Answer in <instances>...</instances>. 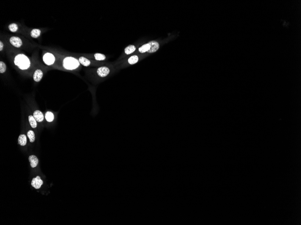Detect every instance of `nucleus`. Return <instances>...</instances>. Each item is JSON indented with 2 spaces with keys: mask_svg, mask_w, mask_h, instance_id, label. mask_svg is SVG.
Wrapping results in <instances>:
<instances>
[{
  "mask_svg": "<svg viewBox=\"0 0 301 225\" xmlns=\"http://www.w3.org/2000/svg\"><path fill=\"white\" fill-rule=\"evenodd\" d=\"M27 135L29 138V140L31 143L34 142L35 140L34 133L32 130H29L27 133Z\"/></svg>",
  "mask_w": 301,
  "mask_h": 225,
  "instance_id": "obj_19",
  "label": "nucleus"
},
{
  "mask_svg": "<svg viewBox=\"0 0 301 225\" xmlns=\"http://www.w3.org/2000/svg\"><path fill=\"white\" fill-rule=\"evenodd\" d=\"M43 184V181L41 180L39 176H37L33 178L31 182L32 186L36 189H39Z\"/></svg>",
  "mask_w": 301,
  "mask_h": 225,
  "instance_id": "obj_5",
  "label": "nucleus"
},
{
  "mask_svg": "<svg viewBox=\"0 0 301 225\" xmlns=\"http://www.w3.org/2000/svg\"><path fill=\"white\" fill-rule=\"evenodd\" d=\"M4 45L2 41H0V51H1L3 48Z\"/></svg>",
  "mask_w": 301,
  "mask_h": 225,
  "instance_id": "obj_23",
  "label": "nucleus"
},
{
  "mask_svg": "<svg viewBox=\"0 0 301 225\" xmlns=\"http://www.w3.org/2000/svg\"><path fill=\"white\" fill-rule=\"evenodd\" d=\"M63 65L66 69L73 70L77 68L79 66V64L78 60L74 58L67 57L64 60Z\"/></svg>",
  "mask_w": 301,
  "mask_h": 225,
  "instance_id": "obj_2",
  "label": "nucleus"
},
{
  "mask_svg": "<svg viewBox=\"0 0 301 225\" xmlns=\"http://www.w3.org/2000/svg\"><path fill=\"white\" fill-rule=\"evenodd\" d=\"M95 59L96 60L98 61H102L105 60L106 57L102 53H96L94 55Z\"/></svg>",
  "mask_w": 301,
  "mask_h": 225,
  "instance_id": "obj_20",
  "label": "nucleus"
},
{
  "mask_svg": "<svg viewBox=\"0 0 301 225\" xmlns=\"http://www.w3.org/2000/svg\"><path fill=\"white\" fill-rule=\"evenodd\" d=\"M150 45L148 44H146L140 47L138 49V50L140 53H143L146 52L148 51V50L150 49Z\"/></svg>",
  "mask_w": 301,
  "mask_h": 225,
  "instance_id": "obj_17",
  "label": "nucleus"
},
{
  "mask_svg": "<svg viewBox=\"0 0 301 225\" xmlns=\"http://www.w3.org/2000/svg\"><path fill=\"white\" fill-rule=\"evenodd\" d=\"M45 118L48 122H51L53 121L54 119V115L53 113L51 112H47L45 114Z\"/></svg>",
  "mask_w": 301,
  "mask_h": 225,
  "instance_id": "obj_16",
  "label": "nucleus"
},
{
  "mask_svg": "<svg viewBox=\"0 0 301 225\" xmlns=\"http://www.w3.org/2000/svg\"><path fill=\"white\" fill-rule=\"evenodd\" d=\"M9 29L11 32H16L17 31L18 29V26L17 24H16L15 23H13L10 24L9 25Z\"/></svg>",
  "mask_w": 301,
  "mask_h": 225,
  "instance_id": "obj_21",
  "label": "nucleus"
},
{
  "mask_svg": "<svg viewBox=\"0 0 301 225\" xmlns=\"http://www.w3.org/2000/svg\"><path fill=\"white\" fill-rule=\"evenodd\" d=\"M136 50V47L134 45H129L124 49V52L126 55H130Z\"/></svg>",
  "mask_w": 301,
  "mask_h": 225,
  "instance_id": "obj_13",
  "label": "nucleus"
},
{
  "mask_svg": "<svg viewBox=\"0 0 301 225\" xmlns=\"http://www.w3.org/2000/svg\"><path fill=\"white\" fill-rule=\"evenodd\" d=\"M18 143L21 146H24L27 143V138L24 134H21L18 138Z\"/></svg>",
  "mask_w": 301,
  "mask_h": 225,
  "instance_id": "obj_11",
  "label": "nucleus"
},
{
  "mask_svg": "<svg viewBox=\"0 0 301 225\" xmlns=\"http://www.w3.org/2000/svg\"><path fill=\"white\" fill-rule=\"evenodd\" d=\"M150 45V49L148 50V52L149 53H152L158 50L159 48V44L157 41H151L148 43Z\"/></svg>",
  "mask_w": 301,
  "mask_h": 225,
  "instance_id": "obj_7",
  "label": "nucleus"
},
{
  "mask_svg": "<svg viewBox=\"0 0 301 225\" xmlns=\"http://www.w3.org/2000/svg\"><path fill=\"white\" fill-rule=\"evenodd\" d=\"M6 70V66L3 62H0V73H3Z\"/></svg>",
  "mask_w": 301,
  "mask_h": 225,
  "instance_id": "obj_22",
  "label": "nucleus"
},
{
  "mask_svg": "<svg viewBox=\"0 0 301 225\" xmlns=\"http://www.w3.org/2000/svg\"><path fill=\"white\" fill-rule=\"evenodd\" d=\"M30 166L32 168H35L37 166L38 163V160L36 156L34 155H31L29 158Z\"/></svg>",
  "mask_w": 301,
  "mask_h": 225,
  "instance_id": "obj_10",
  "label": "nucleus"
},
{
  "mask_svg": "<svg viewBox=\"0 0 301 225\" xmlns=\"http://www.w3.org/2000/svg\"><path fill=\"white\" fill-rule=\"evenodd\" d=\"M29 123L31 126V127L33 128H36L37 126V121L34 117H33V116L32 115H29Z\"/></svg>",
  "mask_w": 301,
  "mask_h": 225,
  "instance_id": "obj_15",
  "label": "nucleus"
},
{
  "mask_svg": "<svg viewBox=\"0 0 301 225\" xmlns=\"http://www.w3.org/2000/svg\"><path fill=\"white\" fill-rule=\"evenodd\" d=\"M10 44L14 46L19 48L22 45V41L17 36H12L10 39Z\"/></svg>",
  "mask_w": 301,
  "mask_h": 225,
  "instance_id": "obj_6",
  "label": "nucleus"
},
{
  "mask_svg": "<svg viewBox=\"0 0 301 225\" xmlns=\"http://www.w3.org/2000/svg\"><path fill=\"white\" fill-rule=\"evenodd\" d=\"M138 57L137 55L132 56L130 57L128 59L129 63L131 65L136 64L138 62Z\"/></svg>",
  "mask_w": 301,
  "mask_h": 225,
  "instance_id": "obj_18",
  "label": "nucleus"
},
{
  "mask_svg": "<svg viewBox=\"0 0 301 225\" xmlns=\"http://www.w3.org/2000/svg\"><path fill=\"white\" fill-rule=\"evenodd\" d=\"M33 116L38 122H42L44 120V115L43 113L39 110L35 111L33 113Z\"/></svg>",
  "mask_w": 301,
  "mask_h": 225,
  "instance_id": "obj_9",
  "label": "nucleus"
},
{
  "mask_svg": "<svg viewBox=\"0 0 301 225\" xmlns=\"http://www.w3.org/2000/svg\"><path fill=\"white\" fill-rule=\"evenodd\" d=\"M14 63L21 70H26L30 66V62L28 57L23 54H19L16 55Z\"/></svg>",
  "mask_w": 301,
  "mask_h": 225,
  "instance_id": "obj_1",
  "label": "nucleus"
},
{
  "mask_svg": "<svg viewBox=\"0 0 301 225\" xmlns=\"http://www.w3.org/2000/svg\"><path fill=\"white\" fill-rule=\"evenodd\" d=\"M79 63L85 67H88L91 64L90 61L84 57H80L79 59Z\"/></svg>",
  "mask_w": 301,
  "mask_h": 225,
  "instance_id": "obj_12",
  "label": "nucleus"
},
{
  "mask_svg": "<svg viewBox=\"0 0 301 225\" xmlns=\"http://www.w3.org/2000/svg\"><path fill=\"white\" fill-rule=\"evenodd\" d=\"M110 70L108 67L104 66L99 67L96 71L97 74L101 77H105L107 76L110 73Z\"/></svg>",
  "mask_w": 301,
  "mask_h": 225,
  "instance_id": "obj_4",
  "label": "nucleus"
},
{
  "mask_svg": "<svg viewBox=\"0 0 301 225\" xmlns=\"http://www.w3.org/2000/svg\"><path fill=\"white\" fill-rule=\"evenodd\" d=\"M43 72L40 69H37L35 71L33 76V78L35 81L37 82H39L43 77Z\"/></svg>",
  "mask_w": 301,
  "mask_h": 225,
  "instance_id": "obj_8",
  "label": "nucleus"
},
{
  "mask_svg": "<svg viewBox=\"0 0 301 225\" xmlns=\"http://www.w3.org/2000/svg\"><path fill=\"white\" fill-rule=\"evenodd\" d=\"M43 59L45 64L48 65L53 64L55 61L54 56L52 53H46L43 56Z\"/></svg>",
  "mask_w": 301,
  "mask_h": 225,
  "instance_id": "obj_3",
  "label": "nucleus"
},
{
  "mask_svg": "<svg viewBox=\"0 0 301 225\" xmlns=\"http://www.w3.org/2000/svg\"><path fill=\"white\" fill-rule=\"evenodd\" d=\"M41 33V30L39 29H33L31 31L30 35L33 38H37L40 36Z\"/></svg>",
  "mask_w": 301,
  "mask_h": 225,
  "instance_id": "obj_14",
  "label": "nucleus"
}]
</instances>
